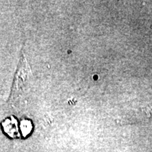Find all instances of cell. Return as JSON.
<instances>
[{
  "label": "cell",
  "instance_id": "1",
  "mask_svg": "<svg viewBox=\"0 0 152 152\" xmlns=\"http://www.w3.org/2000/svg\"><path fill=\"white\" fill-rule=\"evenodd\" d=\"M31 75L32 73L29 66L27 64L26 58H24V56L22 54L21 59L19 63L18 69L15 75L11 98L15 97L20 94V92L26 88V85L29 83Z\"/></svg>",
  "mask_w": 152,
  "mask_h": 152
}]
</instances>
